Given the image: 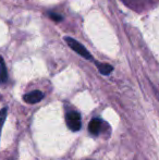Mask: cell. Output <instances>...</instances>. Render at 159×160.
Returning <instances> with one entry per match:
<instances>
[{"label":"cell","instance_id":"cell-4","mask_svg":"<svg viewBox=\"0 0 159 160\" xmlns=\"http://www.w3.org/2000/svg\"><path fill=\"white\" fill-rule=\"evenodd\" d=\"M102 121L100 119H93V120L89 122L88 125V131L93 135H98L102 131Z\"/></svg>","mask_w":159,"mask_h":160},{"label":"cell","instance_id":"cell-7","mask_svg":"<svg viewBox=\"0 0 159 160\" xmlns=\"http://www.w3.org/2000/svg\"><path fill=\"white\" fill-rule=\"evenodd\" d=\"M7 112H8V109H7V108H3V109H1V111H0V135H1L2 127H3V123L7 118Z\"/></svg>","mask_w":159,"mask_h":160},{"label":"cell","instance_id":"cell-3","mask_svg":"<svg viewBox=\"0 0 159 160\" xmlns=\"http://www.w3.org/2000/svg\"><path fill=\"white\" fill-rule=\"evenodd\" d=\"M42 98H44V94L40 91H33V92H31V93L24 95L23 97L24 101L27 103H31V105H32V103L39 102Z\"/></svg>","mask_w":159,"mask_h":160},{"label":"cell","instance_id":"cell-2","mask_svg":"<svg viewBox=\"0 0 159 160\" xmlns=\"http://www.w3.org/2000/svg\"><path fill=\"white\" fill-rule=\"evenodd\" d=\"M66 122L68 124V128L73 132H77L80 128H82V120H81V116L79 112L77 111H71L67 113L66 117Z\"/></svg>","mask_w":159,"mask_h":160},{"label":"cell","instance_id":"cell-1","mask_svg":"<svg viewBox=\"0 0 159 160\" xmlns=\"http://www.w3.org/2000/svg\"><path fill=\"white\" fill-rule=\"evenodd\" d=\"M64 40H66L68 46L70 47L71 49H73L75 52L79 53L80 56H82L83 58H85V59H87V60L93 59V57H92V55L88 52V50H87L82 44H80L79 42H77V40L73 39V38H71V37H66Z\"/></svg>","mask_w":159,"mask_h":160},{"label":"cell","instance_id":"cell-5","mask_svg":"<svg viewBox=\"0 0 159 160\" xmlns=\"http://www.w3.org/2000/svg\"><path fill=\"white\" fill-rule=\"evenodd\" d=\"M8 80V72H7L6 63L3 61V58L0 56V84H3Z\"/></svg>","mask_w":159,"mask_h":160},{"label":"cell","instance_id":"cell-6","mask_svg":"<svg viewBox=\"0 0 159 160\" xmlns=\"http://www.w3.org/2000/svg\"><path fill=\"white\" fill-rule=\"evenodd\" d=\"M96 65H97V68H98V70H99L100 73L104 74V75H108V74H110L113 70L112 65H110L108 63H96Z\"/></svg>","mask_w":159,"mask_h":160},{"label":"cell","instance_id":"cell-8","mask_svg":"<svg viewBox=\"0 0 159 160\" xmlns=\"http://www.w3.org/2000/svg\"><path fill=\"white\" fill-rule=\"evenodd\" d=\"M49 18H50L51 20H53L55 22H60L62 20V15L57 14V13H53V12L49 13Z\"/></svg>","mask_w":159,"mask_h":160}]
</instances>
